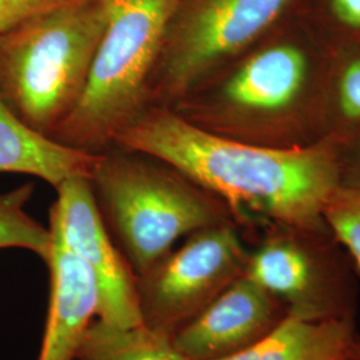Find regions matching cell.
Segmentation results:
<instances>
[{"mask_svg":"<svg viewBox=\"0 0 360 360\" xmlns=\"http://www.w3.org/2000/svg\"><path fill=\"white\" fill-rule=\"evenodd\" d=\"M290 0H183L155 70L151 94L178 99L250 46Z\"/></svg>","mask_w":360,"mask_h":360,"instance_id":"5b68a950","label":"cell"},{"mask_svg":"<svg viewBox=\"0 0 360 360\" xmlns=\"http://www.w3.org/2000/svg\"><path fill=\"white\" fill-rule=\"evenodd\" d=\"M44 262L51 287L38 360H75L92 316L98 315L96 279L90 267L52 233Z\"/></svg>","mask_w":360,"mask_h":360,"instance_id":"30bf717a","label":"cell"},{"mask_svg":"<svg viewBox=\"0 0 360 360\" xmlns=\"http://www.w3.org/2000/svg\"><path fill=\"white\" fill-rule=\"evenodd\" d=\"M355 321H304L287 315L251 347L221 360H348Z\"/></svg>","mask_w":360,"mask_h":360,"instance_id":"4fadbf2b","label":"cell"},{"mask_svg":"<svg viewBox=\"0 0 360 360\" xmlns=\"http://www.w3.org/2000/svg\"><path fill=\"white\" fill-rule=\"evenodd\" d=\"M105 23L102 0H77L0 35V94L30 127L52 136L74 111Z\"/></svg>","mask_w":360,"mask_h":360,"instance_id":"7a4b0ae2","label":"cell"},{"mask_svg":"<svg viewBox=\"0 0 360 360\" xmlns=\"http://www.w3.org/2000/svg\"><path fill=\"white\" fill-rule=\"evenodd\" d=\"M248 255L230 221L188 235L184 245L138 278L143 324L172 336L245 275Z\"/></svg>","mask_w":360,"mask_h":360,"instance_id":"8992f818","label":"cell"},{"mask_svg":"<svg viewBox=\"0 0 360 360\" xmlns=\"http://www.w3.org/2000/svg\"><path fill=\"white\" fill-rule=\"evenodd\" d=\"M323 220L360 271V187L338 186L323 208Z\"/></svg>","mask_w":360,"mask_h":360,"instance_id":"2e32d148","label":"cell"},{"mask_svg":"<svg viewBox=\"0 0 360 360\" xmlns=\"http://www.w3.org/2000/svg\"><path fill=\"white\" fill-rule=\"evenodd\" d=\"M99 158L30 127L0 94V172L37 176L56 188L75 175L91 178Z\"/></svg>","mask_w":360,"mask_h":360,"instance_id":"8fae6325","label":"cell"},{"mask_svg":"<svg viewBox=\"0 0 360 360\" xmlns=\"http://www.w3.org/2000/svg\"><path fill=\"white\" fill-rule=\"evenodd\" d=\"M349 360H360V336L358 335L351 346L349 349V355H348Z\"/></svg>","mask_w":360,"mask_h":360,"instance_id":"ffe728a7","label":"cell"},{"mask_svg":"<svg viewBox=\"0 0 360 360\" xmlns=\"http://www.w3.org/2000/svg\"><path fill=\"white\" fill-rule=\"evenodd\" d=\"M340 107L345 115L360 119V59L352 62L340 80Z\"/></svg>","mask_w":360,"mask_h":360,"instance_id":"ac0fdd59","label":"cell"},{"mask_svg":"<svg viewBox=\"0 0 360 360\" xmlns=\"http://www.w3.org/2000/svg\"><path fill=\"white\" fill-rule=\"evenodd\" d=\"M275 233L248 255L245 275L304 321H355L358 283L348 267L316 252L296 235Z\"/></svg>","mask_w":360,"mask_h":360,"instance_id":"52a82bcc","label":"cell"},{"mask_svg":"<svg viewBox=\"0 0 360 360\" xmlns=\"http://www.w3.org/2000/svg\"><path fill=\"white\" fill-rule=\"evenodd\" d=\"M348 360H349V359H348Z\"/></svg>","mask_w":360,"mask_h":360,"instance_id":"44dd1931","label":"cell"},{"mask_svg":"<svg viewBox=\"0 0 360 360\" xmlns=\"http://www.w3.org/2000/svg\"><path fill=\"white\" fill-rule=\"evenodd\" d=\"M333 10L343 25L360 28V0H333Z\"/></svg>","mask_w":360,"mask_h":360,"instance_id":"d6986e66","label":"cell"},{"mask_svg":"<svg viewBox=\"0 0 360 360\" xmlns=\"http://www.w3.org/2000/svg\"><path fill=\"white\" fill-rule=\"evenodd\" d=\"M90 179L138 278L167 257L180 238L229 221L230 211L217 196L147 155L101 154Z\"/></svg>","mask_w":360,"mask_h":360,"instance_id":"277c9868","label":"cell"},{"mask_svg":"<svg viewBox=\"0 0 360 360\" xmlns=\"http://www.w3.org/2000/svg\"><path fill=\"white\" fill-rule=\"evenodd\" d=\"M56 191L58 199L51 208L49 229L95 275L99 319L117 327L142 324L138 276L111 240L90 176H71L62 181Z\"/></svg>","mask_w":360,"mask_h":360,"instance_id":"ba28073f","label":"cell"},{"mask_svg":"<svg viewBox=\"0 0 360 360\" xmlns=\"http://www.w3.org/2000/svg\"><path fill=\"white\" fill-rule=\"evenodd\" d=\"M31 195V184L0 193V248H23L46 260L51 233L27 214L25 207Z\"/></svg>","mask_w":360,"mask_h":360,"instance_id":"9a60e30c","label":"cell"},{"mask_svg":"<svg viewBox=\"0 0 360 360\" xmlns=\"http://www.w3.org/2000/svg\"><path fill=\"white\" fill-rule=\"evenodd\" d=\"M287 315L281 299L245 274L172 335V342L191 360L226 359L255 345Z\"/></svg>","mask_w":360,"mask_h":360,"instance_id":"9c48e42d","label":"cell"},{"mask_svg":"<svg viewBox=\"0 0 360 360\" xmlns=\"http://www.w3.org/2000/svg\"><path fill=\"white\" fill-rule=\"evenodd\" d=\"M307 74L303 52L292 46H272L247 59L224 83L221 96L245 112H272L291 103Z\"/></svg>","mask_w":360,"mask_h":360,"instance_id":"7c38bea8","label":"cell"},{"mask_svg":"<svg viewBox=\"0 0 360 360\" xmlns=\"http://www.w3.org/2000/svg\"><path fill=\"white\" fill-rule=\"evenodd\" d=\"M77 0H0V35L27 20Z\"/></svg>","mask_w":360,"mask_h":360,"instance_id":"e0dca14e","label":"cell"},{"mask_svg":"<svg viewBox=\"0 0 360 360\" xmlns=\"http://www.w3.org/2000/svg\"><path fill=\"white\" fill-rule=\"evenodd\" d=\"M107 23L87 87L52 138L99 154L147 108L155 70L183 0H102Z\"/></svg>","mask_w":360,"mask_h":360,"instance_id":"3957f363","label":"cell"},{"mask_svg":"<svg viewBox=\"0 0 360 360\" xmlns=\"http://www.w3.org/2000/svg\"><path fill=\"white\" fill-rule=\"evenodd\" d=\"M75 360H191L172 336L144 324L117 327L99 319L91 323Z\"/></svg>","mask_w":360,"mask_h":360,"instance_id":"5bb4252c","label":"cell"},{"mask_svg":"<svg viewBox=\"0 0 360 360\" xmlns=\"http://www.w3.org/2000/svg\"><path fill=\"white\" fill-rule=\"evenodd\" d=\"M158 159L212 193L238 220L251 214L309 231L327 230L323 208L339 186L324 147L267 148L199 127L166 107L146 108L114 141Z\"/></svg>","mask_w":360,"mask_h":360,"instance_id":"6da1fadb","label":"cell"}]
</instances>
